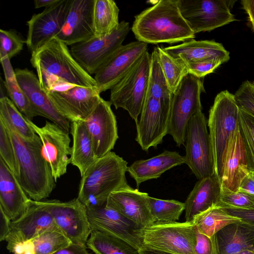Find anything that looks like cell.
<instances>
[{
	"mask_svg": "<svg viewBox=\"0 0 254 254\" xmlns=\"http://www.w3.org/2000/svg\"><path fill=\"white\" fill-rule=\"evenodd\" d=\"M239 108L254 116V86L248 80L242 83L234 94Z\"/></svg>",
	"mask_w": 254,
	"mask_h": 254,
	"instance_id": "obj_44",
	"label": "cell"
},
{
	"mask_svg": "<svg viewBox=\"0 0 254 254\" xmlns=\"http://www.w3.org/2000/svg\"><path fill=\"white\" fill-rule=\"evenodd\" d=\"M131 30L146 44L186 42L195 34L183 17L177 0H160L135 16Z\"/></svg>",
	"mask_w": 254,
	"mask_h": 254,
	"instance_id": "obj_1",
	"label": "cell"
},
{
	"mask_svg": "<svg viewBox=\"0 0 254 254\" xmlns=\"http://www.w3.org/2000/svg\"><path fill=\"white\" fill-rule=\"evenodd\" d=\"M241 221L215 206L196 216L192 222L199 232L211 237L226 226Z\"/></svg>",
	"mask_w": 254,
	"mask_h": 254,
	"instance_id": "obj_34",
	"label": "cell"
},
{
	"mask_svg": "<svg viewBox=\"0 0 254 254\" xmlns=\"http://www.w3.org/2000/svg\"><path fill=\"white\" fill-rule=\"evenodd\" d=\"M194 254H218L215 235L209 237L199 232L196 227Z\"/></svg>",
	"mask_w": 254,
	"mask_h": 254,
	"instance_id": "obj_46",
	"label": "cell"
},
{
	"mask_svg": "<svg viewBox=\"0 0 254 254\" xmlns=\"http://www.w3.org/2000/svg\"><path fill=\"white\" fill-rule=\"evenodd\" d=\"M249 173L251 176L254 179V171H249Z\"/></svg>",
	"mask_w": 254,
	"mask_h": 254,
	"instance_id": "obj_57",
	"label": "cell"
},
{
	"mask_svg": "<svg viewBox=\"0 0 254 254\" xmlns=\"http://www.w3.org/2000/svg\"><path fill=\"white\" fill-rule=\"evenodd\" d=\"M147 51L148 44L139 41L120 47L95 73L94 78L100 93L111 89Z\"/></svg>",
	"mask_w": 254,
	"mask_h": 254,
	"instance_id": "obj_16",
	"label": "cell"
},
{
	"mask_svg": "<svg viewBox=\"0 0 254 254\" xmlns=\"http://www.w3.org/2000/svg\"><path fill=\"white\" fill-rule=\"evenodd\" d=\"M218 254L254 251V225L241 221L230 224L215 234Z\"/></svg>",
	"mask_w": 254,
	"mask_h": 254,
	"instance_id": "obj_29",
	"label": "cell"
},
{
	"mask_svg": "<svg viewBox=\"0 0 254 254\" xmlns=\"http://www.w3.org/2000/svg\"><path fill=\"white\" fill-rule=\"evenodd\" d=\"M174 59L187 65L204 60L215 59L222 64L230 59V54L222 44L213 40L192 39L173 46L162 47Z\"/></svg>",
	"mask_w": 254,
	"mask_h": 254,
	"instance_id": "obj_25",
	"label": "cell"
},
{
	"mask_svg": "<svg viewBox=\"0 0 254 254\" xmlns=\"http://www.w3.org/2000/svg\"><path fill=\"white\" fill-rule=\"evenodd\" d=\"M239 113V107L234 95L227 90L217 94L209 112L207 126L212 147L215 174L220 182L225 152L231 136L238 125Z\"/></svg>",
	"mask_w": 254,
	"mask_h": 254,
	"instance_id": "obj_5",
	"label": "cell"
},
{
	"mask_svg": "<svg viewBox=\"0 0 254 254\" xmlns=\"http://www.w3.org/2000/svg\"><path fill=\"white\" fill-rule=\"evenodd\" d=\"M222 62L215 59L204 60L187 64L189 74L201 78L214 72Z\"/></svg>",
	"mask_w": 254,
	"mask_h": 254,
	"instance_id": "obj_45",
	"label": "cell"
},
{
	"mask_svg": "<svg viewBox=\"0 0 254 254\" xmlns=\"http://www.w3.org/2000/svg\"><path fill=\"white\" fill-rule=\"evenodd\" d=\"M72 0H59L41 12L33 14L27 22L25 43L32 52L55 38L62 29Z\"/></svg>",
	"mask_w": 254,
	"mask_h": 254,
	"instance_id": "obj_17",
	"label": "cell"
},
{
	"mask_svg": "<svg viewBox=\"0 0 254 254\" xmlns=\"http://www.w3.org/2000/svg\"><path fill=\"white\" fill-rule=\"evenodd\" d=\"M172 100H161L146 95L139 120L136 124L135 140L147 152L156 148L168 134Z\"/></svg>",
	"mask_w": 254,
	"mask_h": 254,
	"instance_id": "obj_13",
	"label": "cell"
},
{
	"mask_svg": "<svg viewBox=\"0 0 254 254\" xmlns=\"http://www.w3.org/2000/svg\"><path fill=\"white\" fill-rule=\"evenodd\" d=\"M41 201L58 227L72 243L86 245L92 230L87 208L77 198L64 202L57 199Z\"/></svg>",
	"mask_w": 254,
	"mask_h": 254,
	"instance_id": "obj_14",
	"label": "cell"
},
{
	"mask_svg": "<svg viewBox=\"0 0 254 254\" xmlns=\"http://www.w3.org/2000/svg\"><path fill=\"white\" fill-rule=\"evenodd\" d=\"M160 64L171 91L173 93L188 74L187 65L174 59L162 47H157Z\"/></svg>",
	"mask_w": 254,
	"mask_h": 254,
	"instance_id": "obj_38",
	"label": "cell"
},
{
	"mask_svg": "<svg viewBox=\"0 0 254 254\" xmlns=\"http://www.w3.org/2000/svg\"><path fill=\"white\" fill-rule=\"evenodd\" d=\"M204 114L193 115L188 125L186 135L185 164L198 180L215 174L212 144Z\"/></svg>",
	"mask_w": 254,
	"mask_h": 254,
	"instance_id": "obj_10",
	"label": "cell"
},
{
	"mask_svg": "<svg viewBox=\"0 0 254 254\" xmlns=\"http://www.w3.org/2000/svg\"><path fill=\"white\" fill-rule=\"evenodd\" d=\"M111 105L109 101L101 98L93 111L84 121L97 159L111 152L119 138L116 118Z\"/></svg>",
	"mask_w": 254,
	"mask_h": 254,
	"instance_id": "obj_19",
	"label": "cell"
},
{
	"mask_svg": "<svg viewBox=\"0 0 254 254\" xmlns=\"http://www.w3.org/2000/svg\"><path fill=\"white\" fill-rule=\"evenodd\" d=\"M147 201L153 224L174 223L185 210L184 202L171 199H161L149 196Z\"/></svg>",
	"mask_w": 254,
	"mask_h": 254,
	"instance_id": "obj_36",
	"label": "cell"
},
{
	"mask_svg": "<svg viewBox=\"0 0 254 254\" xmlns=\"http://www.w3.org/2000/svg\"><path fill=\"white\" fill-rule=\"evenodd\" d=\"M86 245L72 243L69 246L64 248L54 254H90L87 250Z\"/></svg>",
	"mask_w": 254,
	"mask_h": 254,
	"instance_id": "obj_48",
	"label": "cell"
},
{
	"mask_svg": "<svg viewBox=\"0 0 254 254\" xmlns=\"http://www.w3.org/2000/svg\"><path fill=\"white\" fill-rule=\"evenodd\" d=\"M43 90L57 112L71 122L85 121L101 99L97 87H83L61 81Z\"/></svg>",
	"mask_w": 254,
	"mask_h": 254,
	"instance_id": "obj_8",
	"label": "cell"
},
{
	"mask_svg": "<svg viewBox=\"0 0 254 254\" xmlns=\"http://www.w3.org/2000/svg\"><path fill=\"white\" fill-rule=\"evenodd\" d=\"M30 62L36 69L42 89L60 81L83 87H97L94 77L75 60L67 46L56 37L32 52Z\"/></svg>",
	"mask_w": 254,
	"mask_h": 254,
	"instance_id": "obj_2",
	"label": "cell"
},
{
	"mask_svg": "<svg viewBox=\"0 0 254 254\" xmlns=\"http://www.w3.org/2000/svg\"><path fill=\"white\" fill-rule=\"evenodd\" d=\"M25 118L40 138L43 154L50 166L56 182L66 173L67 166L70 163L71 147L69 132L53 122L46 121L43 127H39Z\"/></svg>",
	"mask_w": 254,
	"mask_h": 254,
	"instance_id": "obj_15",
	"label": "cell"
},
{
	"mask_svg": "<svg viewBox=\"0 0 254 254\" xmlns=\"http://www.w3.org/2000/svg\"><path fill=\"white\" fill-rule=\"evenodd\" d=\"M235 254H254V251H245Z\"/></svg>",
	"mask_w": 254,
	"mask_h": 254,
	"instance_id": "obj_55",
	"label": "cell"
},
{
	"mask_svg": "<svg viewBox=\"0 0 254 254\" xmlns=\"http://www.w3.org/2000/svg\"><path fill=\"white\" fill-rule=\"evenodd\" d=\"M216 206L253 209L254 195L242 191H232L222 187L220 200Z\"/></svg>",
	"mask_w": 254,
	"mask_h": 254,
	"instance_id": "obj_42",
	"label": "cell"
},
{
	"mask_svg": "<svg viewBox=\"0 0 254 254\" xmlns=\"http://www.w3.org/2000/svg\"><path fill=\"white\" fill-rule=\"evenodd\" d=\"M173 93L170 90L163 72L157 47L151 54L150 68L147 95L161 100H172Z\"/></svg>",
	"mask_w": 254,
	"mask_h": 254,
	"instance_id": "obj_37",
	"label": "cell"
},
{
	"mask_svg": "<svg viewBox=\"0 0 254 254\" xmlns=\"http://www.w3.org/2000/svg\"><path fill=\"white\" fill-rule=\"evenodd\" d=\"M249 173L245 146L238 123L231 136L225 152L221 186L236 191L242 180Z\"/></svg>",
	"mask_w": 254,
	"mask_h": 254,
	"instance_id": "obj_24",
	"label": "cell"
},
{
	"mask_svg": "<svg viewBox=\"0 0 254 254\" xmlns=\"http://www.w3.org/2000/svg\"><path fill=\"white\" fill-rule=\"evenodd\" d=\"M0 241L5 240L10 230V223L11 221L6 216L3 211L0 209Z\"/></svg>",
	"mask_w": 254,
	"mask_h": 254,
	"instance_id": "obj_52",
	"label": "cell"
},
{
	"mask_svg": "<svg viewBox=\"0 0 254 254\" xmlns=\"http://www.w3.org/2000/svg\"><path fill=\"white\" fill-rule=\"evenodd\" d=\"M127 165L112 151L98 158L81 177L77 198L87 208L106 205L111 193L129 186L126 177Z\"/></svg>",
	"mask_w": 254,
	"mask_h": 254,
	"instance_id": "obj_4",
	"label": "cell"
},
{
	"mask_svg": "<svg viewBox=\"0 0 254 254\" xmlns=\"http://www.w3.org/2000/svg\"><path fill=\"white\" fill-rule=\"evenodd\" d=\"M87 214L92 231H101L122 239L139 250L142 248L137 235L140 228L117 211L105 205L87 208Z\"/></svg>",
	"mask_w": 254,
	"mask_h": 254,
	"instance_id": "obj_20",
	"label": "cell"
},
{
	"mask_svg": "<svg viewBox=\"0 0 254 254\" xmlns=\"http://www.w3.org/2000/svg\"><path fill=\"white\" fill-rule=\"evenodd\" d=\"M238 190L244 191L254 195V179L250 173L242 180Z\"/></svg>",
	"mask_w": 254,
	"mask_h": 254,
	"instance_id": "obj_51",
	"label": "cell"
},
{
	"mask_svg": "<svg viewBox=\"0 0 254 254\" xmlns=\"http://www.w3.org/2000/svg\"><path fill=\"white\" fill-rule=\"evenodd\" d=\"M33 248L34 246L32 240L6 247L9 252L13 254H24L27 250Z\"/></svg>",
	"mask_w": 254,
	"mask_h": 254,
	"instance_id": "obj_49",
	"label": "cell"
},
{
	"mask_svg": "<svg viewBox=\"0 0 254 254\" xmlns=\"http://www.w3.org/2000/svg\"><path fill=\"white\" fill-rule=\"evenodd\" d=\"M0 120L10 126L25 140H32L37 135L25 117L5 96L0 98Z\"/></svg>",
	"mask_w": 254,
	"mask_h": 254,
	"instance_id": "obj_35",
	"label": "cell"
},
{
	"mask_svg": "<svg viewBox=\"0 0 254 254\" xmlns=\"http://www.w3.org/2000/svg\"><path fill=\"white\" fill-rule=\"evenodd\" d=\"M24 254H35L34 248L27 250Z\"/></svg>",
	"mask_w": 254,
	"mask_h": 254,
	"instance_id": "obj_56",
	"label": "cell"
},
{
	"mask_svg": "<svg viewBox=\"0 0 254 254\" xmlns=\"http://www.w3.org/2000/svg\"><path fill=\"white\" fill-rule=\"evenodd\" d=\"M221 188L216 174L198 180L184 202L186 221L192 222L196 216L216 206L220 200Z\"/></svg>",
	"mask_w": 254,
	"mask_h": 254,
	"instance_id": "obj_27",
	"label": "cell"
},
{
	"mask_svg": "<svg viewBox=\"0 0 254 254\" xmlns=\"http://www.w3.org/2000/svg\"><path fill=\"white\" fill-rule=\"evenodd\" d=\"M94 0H72L64 25L55 37L70 46L94 37Z\"/></svg>",
	"mask_w": 254,
	"mask_h": 254,
	"instance_id": "obj_21",
	"label": "cell"
},
{
	"mask_svg": "<svg viewBox=\"0 0 254 254\" xmlns=\"http://www.w3.org/2000/svg\"><path fill=\"white\" fill-rule=\"evenodd\" d=\"M70 129L73 140L70 156V163L78 168L82 177L97 158L84 122H71Z\"/></svg>",
	"mask_w": 254,
	"mask_h": 254,
	"instance_id": "obj_30",
	"label": "cell"
},
{
	"mask_svg": "<svg viewBox=\"0 0 254 254\" xmlns=\"http://www.w3.org/2000/svg\"><path fill=\"white\" fill-rule=\"evenodd\" d=\"M59 0H35L34 5L35 8H39L42 7L45 8L49 7L57 2Z\"/></svg>",
	"mask_w": 254,
	"mask_h": 254,
	"instance_id": "obj_53",
	"label": "cell"
},
{
	"mask_svg": "<svg viewBox=\"0 0 254 254\" xmlns=\"http://www.w3.org/2000/svg\"><path fill=\"white\" fill-rule=\"evenodd\" d=\"M181 13L195 34L236 20L230 9L236 0H177Z\"/></svg>",
	"mask_w": 254,
	"mask_h": 254,
	"instance_id": "obj_11",
	"label": "cell"
},
{
	"mask_svg": "<svg viewBox=\"0 0 254 254\" xmlns=\"http://www.w3.org/2000/svg\"><path fill=\"white\" fill-rule=\"evenodd\" d=\"M86 245L95 254H140L125 241L99 231H92Z\"/></svg>",
	"mask_w": 254,
	"mask_h": 254,
	"instance_id": "obj_33",
	"label": "cell"
},
{
	"mask_svg": "<svg viewBox=\"0 0 254 254\" xmlns=\"http://www.w3.org/2000/svg\"><path fill=\"white\" fill-rule=\"evenodd\" d=\"M32 241L35 254H54L72 243L60 229L46 231Z\"/></svg>",
	"mask_w": 254,
	"mask_h": 254,
	"instance_id": "obj_39",
	"label": "cell"
},
{
	"mask_svg": "<svg viewBox=\"0 0 254 254\" xmlns=\"http://www.w3.org/2000/svg\"><path fill=\"white\" fill-rule=\"evenodd\" d=\"M148 195L147 193L128 186L111 193L106 205L131 220L139 228L145 227L154 224L148 206Z\"/></svg>",
	"mask_w": 254,
	"mask_h": 254,
	"instance_id": "obj_22",
	"label": "cell"
},
{
	"mask_svg": "<svg viewBox=\"0 0 254 254\" xmlns=\"http://www.w3.org/2000/svg\"><path fill=\"white\" fill-rule=\"evenodd\" d=\"M119 9L112 0H94L93 27L95 37L111 34L119 26Z\"/></svg>",
	"mask_w": 254,
	"mask_h": 254,
	"instance_id": "obj_32",
	"label": "cell"
},
{
	"mask_svg": "<svg viewBox=\"0 0 254 254\" xmlns=\"http://www.w3.org/2000/svg\"><path fill=\"white\" fill-rule=\"evenodd\" d=\"M0 58L10 59L19 53L23 49L24 41L12 30H0Z\"/></svg>",
	"mask_w": 254,
	"mask_h": 254,
	"instance_id": "obj_43",
	"label": "cell"
},
{
	"mask_svg": "<svg viewBox=\"0 0 254 254\" xmlns=\"http://www.w3.org/2000/svg\"><path fill=\"white\" fill-rule=\"evenodd\" d=\"M129 23L125 20L111 34L92 38L71 46V55L80 66L91 75L123 44L128 34Z\"/></svg>",
	"mask_w": 254,
	"mask_h": 254,
	"instance_id": "obj_12",
	"label": "cell"
},
{
	"mask_svg": "<svg viewBox=\"0 0 254 254\" xmlns=\"http://www.w3.org/2000/svg\"><path fill=\"white\" fill-rule=\"evenodd\" d=\"M30 199L15 176L0 159V209L10 221H14L25 212Z\"/></svg>",
	"mask_w": 254,
	"mask_h": 254,
	"instance_id": "obj_26",
	"label": "cell"
},
{
	"mask_svg": "<svg viewBox=\"0 0 254 254\" xmlns=\"http://www.w3.org/2000/svg\"><path fill=\"white\" fill-rule=\"evenodd\" d=\"M252 83H253V85H254V82H253Z\"/></svg>",
	"mask_w": 254,
	"mask_h": 254,
	"instance_id": "obj_58",
	"label": "cell"
},
{
	"mask_svg": "<svg viewBox=\"0 0 254 254\" xmlns=\"http://www.w3.org/2000/svg\"><path fill=\"white\" fill-rule=\"evenodd\" d=\"M238 122L245 146L248 169L254 171V116L239 108Z\"/></svg>",
	"mask_w": 254,
	"mask_h": 254,
	"instance_id": "obj_40",
	"label": "cell"
},
{
	"mask_svg": "<svg viewBox=\"0 0 254 254\" xmlns=\"http://www.w3.org/2000/svg\"><path fill=\"white\" fill-rule=\"evenodd\" d=\"M195 233L193 223L186 221L153 224L137 231L142 248L174 254H194Z\"/></svg>",
	"mask_w": 254,
	"mask_h": 254,
	"instance_id": "obj_7",
	"label": "cell"
},
{
	"mask_svg": "<svg viewBox=\"0 0 254 254\" xmlns=\"http://www.w3.org/2000/svg\"><path fill=\"white\" fill-rule=\"evenodd\" d=\"M150 63L151 54L147 51L110 89L111 104L126 110L136 124L147 93Z\"/></svg>",
	"mask_w": 254,
	"mask_h": 254,
	"instance_id": "obj_6",
	"label": "cell"
},
{
	"mask_svg": "<svg viewBox=\"0 0 254 254\" xmlns=\"http://www.w3.org/2000/svg\"><path fill=\"white\" fill-rule=\"evenodd\" d=\"M1 121L13 143L19 170L16 178L20 186L32 200L38 201L48 197L56 187V181L43 154L40 138L37 134L32 140H25Z\"/></svg>",
	"mask_w": 254,
	"mask_h": 254,
	"instance_id": "obj_3",
	"label": "cell"
},
{
	"mask_svg": "<svg viewBox=\"0 0 254 254\" xmlns=\"http://www.w3.org/2000/svg\"><path fill=\"white\" fill-rule=\"evenodd\" d=\"M220 208L228 214L239 218L242 221L254 225V209H246L233 207Z\"/></svg>",
	"mask_w": 254,
	"mask_h": 254,
	"instance_id": "obj_47",
	"label": "cell"
},
{
	"mask_svg": "<svg viewBox=\"0 0 254 254\" xmlns=\"http://www.w3.org/2000/svg\"><path fill=\"white\" fill-rule=\"evenodd\" d=\"M241 3L243 8L247 14L250 26L254 31V0H242Z\"/></svg>",
	"mask_w": 254,
	"mask_h": 254,
	"instance_id": "obj_50",
	"label": "cell"
},
{
	"mask_svg": "<svg viewBox=\"0 0 254 254\" xmlns=\"http://www.w3.org/2000/svg\"><path fill=\"white\" fill-rule=\"evenodd\" d=\"M183 164H185V156L177 151L165 150L150 158L134 161L128 166L127 172L138 188L142 183L157 179L167 170Z\"/></svg>",
	"mask_w": 254,
	"mask_h": 254,
	"instance_id": "obj_28",
	"label": "cell"
},
{
	"mask_svg": "<svg viewBox=\"0 0 254 254\" xmlns=\"http://www.w3.org/2000/svg\"><path fill=\"white\" fill-rule=\"evenodd\" d=\"M59 229L41 201L30 199L25 212L17 219L11 221L5 241L6 247L32 240L42 233Z\"/></svg>",
	"mask_w": 254,
	"mask_h": 254,
	"instance_id": "obj_18",
	"label": "cell"
},
{
	"mask_svg": "<svg viewBox=\"0 0 254 254\" xmlns=\"http://www.w3.org/2000/svg\"><path fill=\"white\" fill-rule=\"evenodd\" d=\"M139 253L140 254H174L145 248H142L140 249Z\"/></svg>",
	"mask_w": 254,
	"mask_h": 254,
	"instance_id": "obj_54",
	"label": "cell"
},
{
	"mask_svg": "<svg viewBox=\"0 0 254 254\" xmlns=\"http://www.w3.org/2000/svg\"><path fill=\"white\" fill-rule=\"evenodd\" d=\"M0 159L17 178L19 170L14 147L8 129L1 120H0Z\"/></svg>",
	"mask_w": 254,
	"mask_h": 254,
	"instance_id": "obj_41",
	"label": "cell"
},
{
	"mask_svg": "<svg viewBox=\"0 0 254 254\" xmlns=\"http://www.w3.org/2000/svg\"><path fill=\"white\" fill-rule=\"evenodd\" d=\"M0 61L5 76L4 84L10 99L24 117L32 121L35 117L39 116V114L18 84L10 59L2 58Z\"/></svg>",
	"mask_w": 254,
	"mask_h": 254,
	"instance_id": "obj_31",
	"label": "cell"
},
{
	"mask_svg": "<svg viewBox=\"0 0 254 254\" xmlns=\"http://www.w3.org/2000/svg\"><path fill=\"white\" fill-rule=\"evenodd\" d=\"M14 72L18 84L39 116L48 119L69 132L70 121L56 110L47 94L42 89L37 76L27 68H16Z\"/></svg>",
	"mask_w": 254,
	"mask_h": 254,
	"instance_id": "obj_23",
	"label": "cell"
},
{
	"mask_svg": "<svg viewBox=\"0 0 254 254\" xmlns=\"http://www.w3.org/2000/svg\"><path fill=\"white\" fill-rule=\"evenodd\" d=\"M204 91L201 79L188 74L173 94L168 134L172 136L177 146L185 142L191 117L202 111L200 95Z\"/></svg>",
	"mask_w": 254,
	"mask_h": 254,
	"instance_id": "obj_9",
	"label": "cell"
}]
</instances>
